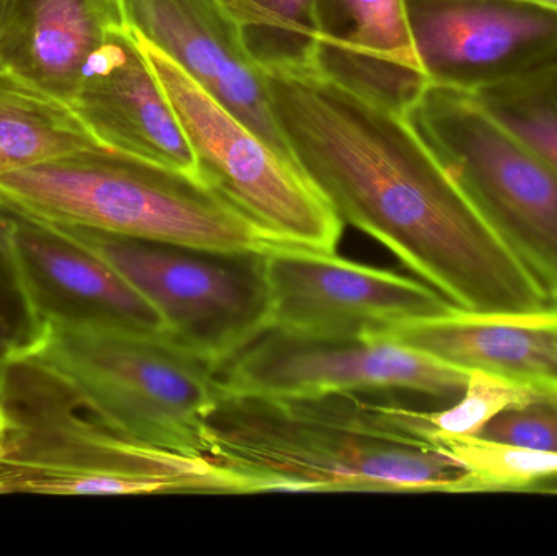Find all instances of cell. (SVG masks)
Masks as SVG:
<instances>
[{
	"mask_svg": "<svg viewBox=\"0 0 557 556\" xmlns=\"http://www.w3.org/2000/svg\"><path fill=\"white\" fill-rule=\"evenodd\" d=\"M271 110L298 169L339 215L388 248L451 306H552L405 114L313 64L264 67Z\"/></svg>",
	"mask_w": 557,
	"mask_h": 556,
	"instance_id": "1",
	"label": "cell"
},
{
	"mask_svg": "<svg viewBox=\"0 0 557 556\" xmlns=\"http://www.w3.org/2000/svg\"><path fill=\"white\" fill-rule=\"evenodd\" d=\"M369 394L257 395L222 388L206 459L244 493H457L465 472L416 408Z\"/></svg>",
	"mask_w": 557,
	"mask_h": 556,
	"instance_id": "2",
	"label": "cell"
},
{
	"mask_svg": "<svg viewBox=\"0 0 557 556\" xmlns=\"http://www.w3.org/2000/svg\"><path fill=\"white\" fill-rule=\"evenodd\" d=\"M0 413V495H242L238 483L206 457L117 433L35 359L10 361Z\"/></svg>",
	"mask_w": 557,
	"mask_h": 556,
	"instance_id": "3",
	"label": "cell"
},
{
	"mask_svg": "<svg viewBox=\"0 0 557 556\" xmlns=\"http://www.w3.org/2000/svg\"><path fill=\"white\" fill-rule=\"evenodd\" d=\"M0 201L52 224L227 251L277 245L201 178L103 144L0 175Z\"/></svg>",
	"mask_w": 557,
	"mask_h": 556,
	"instance_id": "4",
	"label": "cell"
},
{
	"mask_svg": "<svg viewBox=\"0 0 557 556\" xmlns=\"http://www.w3.org/2000/svg\"><path fill=\"white\" fill-rule=\"evenodd\" d=\"M29 358L64 379L123 436L206 457V418L222 387L211 365L165 333L46 325L45 339Z\"/></svg>",
	"mask_w": 557,
	"mask_h": 556,
	"instance_id": "5",
	"label": "cell"
},
{
	"mask_svg": "<svg viewBox=\"0 0 557 556\" xmlns=\"http://www.w3.org/2000/svg\"><path fill=\"white\" fill-rule=\"evenodd\" d=\"M406 121L557 307V172L470 94L428 84Z\"/></svg>",
	"mask_w": 557,
	"mask_h": 556,
	"instance_id": "6",
	"label": "cell"
},
{
	"mask_svg": "<svg viewBox=\"0 0 557 556\" xmlns=\"http://www.w3.org/2000/svg\"><path fill=\"white\" fill-rule=\"evenodd\" d=\"M55 225L116 270L157 310L165 335L215 371L271 326L264 251L212 250Z\"/></svg>",
	"mask_w": 557,
	"mask_h": 556,
	"instance_id": "7",
	"label": "cell"
},
{
	"mask_svg": "<svg viewBox=\"0 0 557 556\" xmlns=\"http://www.w3.org/2000/svg\"><path fill=\"white\" fill-rule=\"evenodd\" d=\"M134 36L195 150L199 178L276 244L336 251L344 222L304 172L251 133L165 52Z\"/></svg>",
	"mask_w": 557,
	"mask_h": 556,
	"instance_id": "8",
	"label": "cell"
},
{
	"mask_svg": "<svg viewBox=\"0 0 557 556\" xmlns=\"http://www.w3.org/2000/svg\"><path fill=\"white\" fill-rule=\"evenodd\" d=\"M224 391L257 395H388L455 401L470 371L385 338H341L268 326L215 371Z\"/></svg>",
	"mask_w": 557,
	"mask_h": 556,
	"instance_id": "9",
	"label": "cell"
},
{
	"mask_svg": "<svg viewBox=\"0 0 557 556\" xmlns=\"http://www.w3.org/2000/svg\"><path fill=\"white\" fill-rule=\"evenodd\" d=\"M271 326L341 338H370L438 316L451 306L424 281L294 245L264 251Z\"/></svg>",
	"mask_w": 557,
	"mask_h": 556,
	"instance_id": "10",
	"label": "cell"
},
{
	"mask_svg": "<svg viewBox=\"0 0 557 556\" xmlns=\"http://www.w3.org/2000/svg\"><path fill=\"white\" fill-rule=\"evenodd\" d=\"M428 84L478 94L557 59V12L523 0H405Z\"/></svg>",
	"mask_w": 557,
	"mask_h": 556,
	"instance_id": "11",
	"label": "cell"
},
{
	"mask_svg": "<svg viewBox=\"0 0 557 556\" xmlns=\"http://www.w3.org/2000/svg\"><path fill=\"white\" fill-rule=\"evenodd\" d=\"M117 3L127 28L165 52L251 133L295 163L271 110L264 69L251 54L240 26L221 0Z\"/></svg>",
	"mask_w": 557,
	"mask_h": 556,
	"instance_id": "12",
	"label": "cell"
},
{
	"mask_svg": "<svg viewBox=\"0 0 557 556\" xmlns=\"http://www.w3.org/2000/svg\"><path fill=\"white\" fill-rule=\"evenodd\" d=\"M69 107L103 146L199 178L185 129L126 25L108 33Z\"/></svg>",
	"mask_w": 557,
	"mask_h": 556,
	"instance_id": "13",
	"label": "cell"
},
{
	"mask_svg": "<svg viewBox=\"0 0 557 556\" xmlns=\"http://www.w3.org/2000/svg\"><path fill=\"white\" fill-rule=\"evenodd\" d=\"M10 209L20 271L45 325L165 333L157 310L94 250L59 225Z\"/></svg>",
	"mask_w": 557,
	"mask_h": 556,
	"instance_id": "14",
	"label": "cell"
},
{
	"mask_svg": "<svg viewBox=\"0 0 557 556\" xmlns=\"http://www.w3.org/2000/svg\"><path fill=\"white\" fill-rule=\"evenodd\" d=\"M313 18L314 67L405 114L428 85L405 0H313Z\"/></svg>",
	"mask_w": 557,
	"mask_h": 556,
	"instance_id": "15",
	"label": "cell"
},
{
	"mask_svg": "<svg viewBox=\"0 0 557 556\" xmlns=\"http://www.w3.org/2000/svg\"><path fill=\"white\" fill-rule=\"evenodd\" d=\"M465 371H484L557 394V307L525 312H447L375 336Z\"/></svg>",
	"mask_w": 557,
	"mask_h": 556,
	"instance_id": "16",
	"label": "cell"
},
{
	"mask_svg": "<svg viewBox=\"0 0 557 556\" xmlns=\"http://www.w3.org/2000/svg\"><path fill=\"white\" fill-rule=\"evenodd\" d=\"M124 26L117 0H10L0 69L65 104L108 33Z\"/></svg>",
	"mask_w": 557,
	"mask_h": 556,
	"instance_id": "17",
	"label": "cell"
},
{
	"mask_svg": "<svg viewBox=\"0 0 557 556\" xmlns=\"http://www.w3.org/2000/svg\"><path fill=\"white\" fill-rule=\"evenodd\" d=\"M95 144L69 104L0 69V175Z\"/></svg>",
	"mask_w": 557,
	"mask_h": 556,
	"instance_id": "18",
	"label": "cell"
},
{
	"mask_svg": "<svg viewBox=\"0 0 557 556\" xmlns=\"http://www.w3.org/2000/svg\"><path fill=\"white\" fill-rule=\"evenodd\" d=\"M422 430L463 469L457 493L557 492V453L480 436H447L429 430L424 421Z\"/></svg>",
	"mask_w": 557,
	"mask_h": 556,
	"instance_id": "19",
	"label": "cell"
},
{
	"mask_svg": "<svg viewBox=\"0 0 557 556\" xmlns=\"http://www.w3.org/2000/svg\"><path fill=\"white\" fill-rule=\"evenodd\" d=\"M261 67L313 64V0H221Z\"/></svg>",
	"mask_w": 557,
	"mask_h": 556,
	"instance_id": "20",
	"label": "cell"
},
{
	"mask_svg": "<svg viewBox=\"0 0 557 556\" xmlns=\"http://www.w3.org/2000/svg\"><path fill=\"white\" fill-rule=\"evenodd\" d=\"M470 95L557 172V59L523 77Z\"/></svg>",
	"mask_w": 557,
	"mask_h": 556,
	"instance_id": "21",
	"label": "cell"
},
{
	"mask_svg": "<svg viewBox=\"0 0 557 556\" xmlns=\"http://www.w3.org/2000/svg\"><path fill=\"white\" fill-rule=\"evenodd\" d=\"M15 214L0 201V358H29L38 351L46 325L36 313L16 258Z\"/></svg>",
	"mask_w": 557,
	"mask_h": 556,
	"instance_id": "22",
	"label": "cell"
},
{
	"mask_svg": "<svg viewBox=\"0 0 557 556\" xmlns=\"http://www.w3.org/2000/svg\"><path fill=\"white\" fill-rule=\"evenodd\" d=\"M546 392L535 391L519 382L484 371H470L463 394L438 411L419 410L429 430L447 436H480L491 420L509 410L535 400Z\"/></svg>",
	"mask_w": 557,
	"mask_h": 556,
	"instance_id": "23",
	"label": "cell"
},
{
	"mask_svg": "<svg viewBox=\"0 0 557 556\" xmlns=\"http://www.w3.org/2000/svg\"><path fill=\"white\" fill-rule=\"evenodd\" d=\"M480 437L557 453V394L546 392L529 404L503 411L486 424Z\"/></svg>",
	"mask_w": 557,
	"mask_h": 556,
	"instance_id": "24",
	"label": "cell"
},
{
	"mask_svg": "<svg viewBox=\"0 0 557 556\" xmlns=\"http://www.w3.org/2000/svg\"><path fill=\"white\" fill-rule=\"evenodd\" d=\"M10 361L0 358V405H2L3 388H5L7 369H9Z\"/></svg>",
	"mask_w": 557,
	"mask_h": 556,
	"instance_id": "25",
	"label": "cell"
},
{
	"mask_svg": "<svg viewBox=\"0 0 557 556\" xmlns=\"http://www.w3.org/2000/svg\"><path fill=\"white\" fill-rule=\"evenodd\" d=\"M523 2L535 3V5L545 7V9L557 12V0H523Z\"/></svg>",
	"mask_w": 557,
	"mask_h": 556,
	"instance_id": "26",
	"label": "cell"
},
{
	"mask_svg": "<svg viewBox=\"0 0 557 556\" xmlns=\"http://www.w3.org/2000/svg\"><path fill=\"white\" fill-rule=\"evenodd\" d=\"M10 0H0V29H2L3 20H5L7 9H9Z\"/></svg>",
	"mask_w": 557,
	"mask_h": 556,
	"instance_id": "27",
	"label": "cell"
},
{
	"mask_svg": "<svg viewBox=\"0 0 557 556\" xmlns=\"http://www.w3.org/2000/svg\"><path fill=\"white\" fill-rule=\"evenodd\" d=\"M3 430H5V421H3L2 413H0V443H2Z\"/></svg>",
	"mask_w": 557,
	"mask_h": 556,
	"instance_id": "28",
	"label": "cell"
}]
</instances>
